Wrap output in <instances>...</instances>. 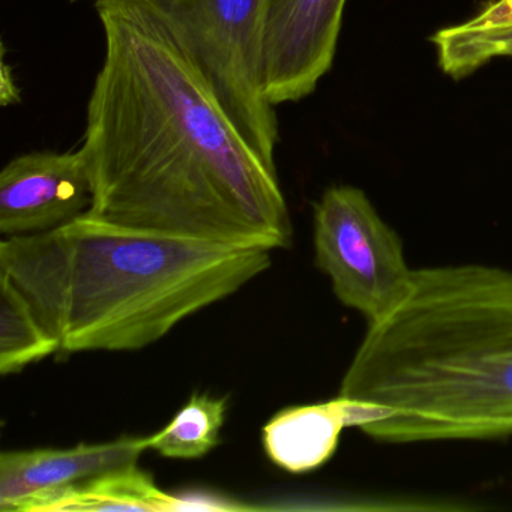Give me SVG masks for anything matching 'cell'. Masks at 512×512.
Masks as SVG:
<instances>
[{
  "instance_id": "13",
  "label": "cell",
  "mask_w": 512,
  "mask_h": 512,
  "mask_svg": "<svg viewBox=\"0 0 512 512\" xmlns=\"http://www.w3.org/2000/svg\"><path fill=\"white\" fill-rule=\"evenodd\" d=\"M226 398L194 394L173 421L154 436L146 437L148 448L163 457L200 458L218 445L226 419Z\"/></svg>"
},
{
  "instance_id": "7",
  "label": "cell",
  "mask_w": 512,
  "mask_h": 512,
  "mask_svg": "<svg viewBox=\"0 0 512 512\" xmlns=\"http://www.w3.org/2000/svg\"><path fill=\"white\" fill-rule=\"evenodd\" d=\"M92 187L80 148L13 158L0 173V233L49 232L91 208Z\"/></svg>"
},
{
  "instance_id": "9",
  "label": "cell",
  "mask_w": 512,
  "mask_h": 512,
  "mask_svg": "<svg viewBox=\"0 0 512 512\" xmlns=\"http://www.w3.org/2000/svg\"><path fill=\"white\" fill-rule=\"evenodd\" d=\"M344 428H352L349 401L287 407L263 427L266 454L281 469L305 473L331 460Z\"/></svg>"
},
{
  "instance_id": "10",
  "label": "cell",
  "mask_w": 512,
  "mask_h": 512,
  "mask_svg": "<svg viewBox=\"0 0 512 512\" xmlns=\"http://www.w3.org/2000/svg\"><path fill=\"white\" fill-rule=\"evenodd\" d=\"M181 509H191L188 500L164 493L154 478L134 463L34 497L20 512H169Z\"/></svg>"
},
{
  "instance_id": "5",
  "label": "cell",
  "mask_w": 512,
  "mask_h": 512,
  "mask_svg": "<svg viewBox=\"0 0 512 512\" xmlns=\"http://www.w3.org/2000/svg\"><path fill=\"white\" fill-rule=\"evenodd\" d=\"M314 251L338 301L367 326L394 313L412 289L400 236L352 185L328 188L314 205Z\"/></svg>"
},
{
  "instance_id": "14",
  "label": "cell",
  "mask_w": 512,
  "mask_h": 512,
  "mask_svg": "<svg viewBox=\"0 0 512 512\" xmlns=\"http://www.w3.org/2000/svg\"><path fill=\"white\" fill-rule=\"evenodd\" d=\"M73 2H77V0H73Z\"/></svg>"
},
{
  "instance_id": "6",
  "label": "cell",
  "mask_w": 512,
  "mask_h": 512,
  "mask_svg": "<svg viewBox=\"0 0 512 512\" xmlns=\"http://www.w3.org/2000/svg\"><path fill=\"white\" fill-rule=\"evenodd\" d=\"M347 0H265L263 76L272 106L316 91L331 70Z\"/></svg>"
},
{
  "instance_id": "8",
  "label": "cell",
  "mask_w": 512,
  "mask_h": 512,
  "mask_svg": "<svg viewBox=\"0 0 512 512\" xmlns=\"http://www.w3.org/2000/svg\"><path fill=\"white\" fill-rule=\"evenodd\" d=\"M146 449V437H122L113 442L79 443L68 449L2 452L0 511L20 512L41 494L137 463Z\"/></svg>"
},
{
  "instance_id": "12",
  "label": "cell",
  "mask_w": 512,
  "mask_h": 512,
  "mask_svg": "<svg viewBox=\"0 0 512 512\" xmlns=\"http://www.w3.org/2000/svg\"><path fill=\"white\" fill-rule=\"evenodd\" d=\"M59 352V341L46 331L16 284L0 274V373L16 374Z\"/></svg>"
},
{
  "instance_id": "1",
  "label": "cell",
  "mask_w": 512,
  "mask_h": 512,
  "mask_svg": "<svg viewBox=\"0 0 512 512\" xmlns=\"http://www.w3.org/2000/svg\"><path fill=\"white\" fill-rule=\"evenodd\" d=\"M104 58L89 97L88 214L164 235L289 248V208L155 0H95Z\"/></svg>"
},
{
  "instance_id": "2",
  "label": "cell",
  "mask_w": 512,
  "mask_h": 512,
  "mask_svg": "<svg viewBox=\"0 0 512 512\" xmlns=\"http://www.w3.org/2000/svg\"><path fill=\"white\" fill-rule=\"evenodd\" d=\"M338 395L379 442L512 436V269H415L397 310L367 326Z\"/></svg>"
},
{
  "instance_id": "3",
  "label": "cell",
  "mask_w": 512,
  "mask_h": 512,
  "mask_svg": "<svg viewBox=\"0 0 512 512\" xmlns=\"http://www.w3.org/2000/svg\"><path fill=\"white\" fill-rule=\"evenodd\" d=\"M269 266L265 248L133 229L88 212L58 229L0 242V274L64 353L151 346Z\"/></svg>"
},
{
  "instance_id": "4",
  "label": "cell",
  "mask_w": 512,
  "mask_h": 512,
  "mask_svg": "<svg viewBox=\"0 0 512 512\" xmlns=\"http://www.w3.org/2000/svg\"><path fill=\"white\" fill-rule=\"evenodd\" d=\"M173 20L236 127L271 167L280 142L263 76L265 0H155Z\"/></svg>"
},
{
  "instance_id": "11",
  "label": "cell",
  "mask_w": 512,
  "mask_h": 512,
  "mask_svg": "<svg viewBox=\"0 0 512 512\" xmlns=\"http://www.w3.org/2000/svg\"><path fill=\"white\" fill-rule=\"evenodd\" d=\"M430 41L440 70L455 80L493 59L512 58V0H494L467 22L440 29Z\"/></svg>"
}]
</instances>
